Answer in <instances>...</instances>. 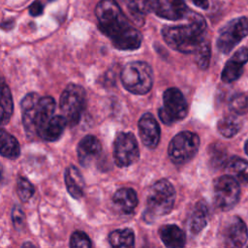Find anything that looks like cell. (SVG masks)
Listing matches in <instances>:
<instances>
[{
  "label": "cell",
  "instance_id": "cell-1",
  "mask_svg": "<svg viewBox=\"0 0 248 248\" xmlns=\"http://www.w3.org/2000/svg\"><path fill=\"white\" fill-rule=\"evenodd\" d=\"M99 29L120 50H135L142 36L123 13L115 0H100L95 8Z\"/></svg>",
  "mask_w": 248,
  "mask_h": 248
},
{
  "label": "cell",
  "instance_id": "cell-2",
  "mask_svg": "<svg viewBox=\"0 0 248 248\" xmlns=\"http://www.w3.org/2000/svg\"><path fill=\"white\" fill-rule=\"evenodd\" d=\"M187 16L189 19L185 24L165 26L162 36L172 49L182 53H195L206 42V22L201 15L191 11Z\"/></svg>",
  "mask_w": 248,
  "mask_h": 248
},
{
  "label": "cell",
  "instance_id": "cell-3",
  "mask_svg": "<svg viewBox=\"0 0 248 248\" xmlns=\"http://www.w3.org/2000/svg\"><path fill=\"white\" fill-rule=\"evenodd\" d=\"M22 123L28 138L41 137L44 129L53 116L55 101L50 96L40 97L36 92L24 96L20 103Z\"/></svg>",
  "mask_w": 248,
  "mask_h": 248
},
{
  "label": "cell",
  "instance_id": "cell-4",
  "mask_svg": "<svg viewBox=\"0 0 248 248\" xmlns=\"http://www.w3.org/2000/svg\"><path fill=\"white\" fill-rule=\"evenodd\" d=\"M175 191L172 184L167 179H160L155 182L147 195L145 209L142 218L147 223L169 214L174 204Z\"/></svg>",
  "mask_w": 248,
  "mask_h": 248
},
{
  "label": "cell",
  "instance_id": "cell-5",
  "mask_svg": "<svg viewBox=\"0 0 248 248\" xmlns=\"http://www.w3.org/2000/svg\"><path fill=\"white\" fill-rule=\"evenodd\" d=\"M123 86L133 94H146L153 84L151 67L143 61L127 63L120 74Z\"/></svg>",
  "mask_w": 248,
  "mask_h": 248
},
{
  "label": "cell",
  "instance_id": "cell-6",
  "mask_svg": "<svg viewBox=\"0 0 248 248\" xmlns=\"http://www.w3.org/2000/svg\"><path fill=\"white\" fill-rule=\"evenodd\" d=\"M59 107L68 125L76 126L80 121L86 107V92L78 84L70 83L60 96Z\"/></svg>",
  "mask_w": 248,
  "mask_h": 248
},
{
  "label": "cell",
  "instance_id": "cell-7",
  "mask_svg": "<svg viewBox=\"0 0 248 248\" xmlns=\"http://www.w3.org/2000/svg\"><path fill=\"white\" fill-rule=\"evenodd\" d=\"M187 113L188 103L181 91L174 87L167 89L163 95V106L158 110L161 121L171 125L185 118Z\"/></svg>",
  "mask_w": 248,
  "mask_h": 248
},
{
  "label": "cell",
  "instance_id": "cell-8",
  "mask_svg": "<svg viewBox=\"0 0 248 248\" xmlns=\"http://www.w3.org/2000/svg\"><path fill=\"white\" fill-rule=\"evenodd\" d=\"M200 146V139L197 134L183 131L175 135L169 144L168 153L170 159L177 165L189 162L197 154Z\"/></svg>",
  "mask_w": 248,
  "mask_h": 248
},
{
  "label": "cell",
  "instance_id": "cell-9",
  "mask_svg": "<svg viewBox=\"0 0 248 248\" xmlns=\"http://www.w3.org/2000/svg\"><path fill=\"white\" fill-rule=\"evenodd\" d=\"M214 202L221 210L232 209L238 202L240 187L238 181L229 174L216 178L213 182Z\"/></svg>",
  "mask_w": 248,
  "mask_h": 248
},
{
  "label": "cell",
  "instance_id": "cell-10",
  "mask_svg": "<svg viewBox=\"0 0 248 248\" xmlns=\"http://www.w3.org/2000/svg\"><path fill=\"white\" fill-rule=\"evenodd\" d=\"M247 35L248 18L245 16L233 18L220 30L216 43L217 48L220 52L227 54Z\"/></svg>",
  "mask_w": 248,
  "mask_h": 248
},
{
  "label": "cell",
  "instance_id": "cell-11",
  "mask_svg": "<svg viewBox=\"0 0 248 248\" xmlns=\"http://www.w3.org/2000/svg\"><path fill=\"white\" fill-rule=\"evenodd\" d=\"M140 157L137 140L132 133H120L113 142V158L115 164L120 168L135 164Z\"/></svg>",
  "mask_w": 248,
  "mask_h": 248
},
{
  "label": "cell",
  "instance_id": "cell-12",
  "mask_svg": "<svg viewBox=\"0 0 248 248\" xmlns=\"http://www.w3.org/2000/svg\"><path fill=\"white\" fill-rule=\"evenodd\" d=\"M147 11H152L160 17L178 20L189 14L185 0H144Z\"/></svg>",
  "mask_w": 248,
  "mask_h": 248
},
{
  "label": "cell",
  "instance_id": "cell-13",
  "mask_svg": "<svg viewBox=\"0 0 248 248\" xmlns=\"http://www.w3.org/2000/svg\"><path fill=\"white\" fill-rule=\"evenodd\" d=\"M221 237L226 247H242L248 239L247 227L241 218L232 216L224 224Z\"/></svg>",
  "mask_w": 248,
  "mask_h": 248
},
{
  "label": "cell",
  "instance_id": "cell-14",
  "mask_svg": "<svg viewBox=\"0 0 248 248\" xmlns=\"http://www.w3.org/2000/svg\"><path fill=\"white\" fill-rule=\"evenodd\" d=\"M139 134L142 143L155 148L160 140V127L151 113H144L139 121Z\"/></svg>",
  "mask_w": 248,
  "mask_h": 248
},
{
  "label": "cell",
  "instance_id": "cell-15",
  "mask_svg": "<svg viewBox=\"0 0 248 248\" xmlns=\"http://www.w3.org/2000/svg\"><path fill=\"white\" fill-rule=\"evenodd\" d=\"M248 61V48L241 47L227 61L222 74L221 79L224 82H232L239 78L243 73V66Z\"/></svg>",
  "mask_w": 248,
  "mask_h": 248
},
{
  "label": "cell",
  "instance_id": "cell-16",
  "mask_svg": "<svg viewBox=\"0 0 248 248\" xmlns=\"http://www.w3.org/2000/svg\"><path fill=\"white\" fill-rule=\"evenodd\" d=\"M77 152L80 165L83 167H88L101 155L102 145L100 140L95 136L88 135L80 140L78 144Z\"/></svg>",
  "mask_w": 248,
  "mask_h": 248
},
{
  "label": "cell",
  "instance_id": "cell-17",
  "mask_svg": "<svg viewBox=\"0 0 248 248\" xmlns=\"http://www.w3.org/2000/svg\"><path fill=\"white\" fill-rule=\"evenodd\" d=\"M112 202L120 213L131 214L138 205V196L134 189L124 187L114 193Z\"/></svg>",
  "mask_w": 248,
  "mask_h": 248
},
{
  "label": "cell",
  "instance_id": "cell-18",
  "mask_svg": "<svg viewBox=\"0 0 248 248\" xmlns=\"http://www.w3.org/2000/svg\"><path fill=\"white\" fill-rule=\"evenodd\" d=\"M65 184L68 193L72 198L78 200L84 193V180L78 169L73 165L69 166L64 173Z\"/></svg>",
  "mask_w": 248,
  "mask_h": 248
},
{
  "label": "cell",
  "instance_id": "cell-19",
  "mask_svg": "<svg viewBox=\"0 0 248 248\" xmlns=\"http://www.w3.org/2000/svg\"><path fill=\"white\" fill-rule=\"evenodd\" d=\"M159 235L163 243L170 248L183 247L186 241L184 232L176 225H164L159 230Z\"/></svg>",
  "mask_w": 248,
  "mask_h": 248
},
{
  "label": "cell",
  "instance_id": "cell-20",
  "mask_svg": "<svg viewBox=\"0 0 248 248\" xmlns=\"http://www.w3.org/2000/svg\"><path fill=\"white\" fill-rule=\"evenodd\" d=\"M14 102L10 87L3 78H0V126L6 125L13 115Z\"/></svg>",
  "mask_w": 248,
  "mask_h": 248
},
{
  "label": "cell",
  "instance_id": "cell-21",
  "mask_svg": "<svg viewBox=\"0 0 248 248\" xmlns=\"http://www.w3.org/2000/svg\"><path fill=\"white\" fill-rule=\"evenodd\" d=\"M208 208L203 202H198L188 219V230L192 234H198L207 224Z\"/></svg>",
  "mask_w": 248,
  "mask_h": 248
},
{
  "label": "cell",
  "instance_id": "cell-22",
  "mask_svg": "<svg viewBox=\"0 0 248 248\" xmlns=\"http://www.w3.org/2000/svg\"><path fill=\"white\" fill-rule=\"evenodd\" d=\"M225 170L238 182L248 183V162L246 160L232 156L226 161Z\"/></svg>",
  "mask_w": 248,
  "mask_h": 248
},
{
  "label": "cell",
  "instance_id": "cell-23",
  "mask_svg": "<svg viewBox=\"0 0 248 248\" xmlns=\"http://www.w3.org/2000/svg\"><path fill=\"white\" fill-rule=\"evenodd\" d=\"M0 154L8 159H16L20 154L18 140L4 129L0 128Z\"/></svg>",
  "mask_w": 248,
  "mask_h": 248
},
{
  "label": "cell",
  "instance_id": "cell-24",
  "mask_svg": "<svg viewBox=\"0 0 248 248\" xmlns=\"http://www.w3.org/2000/svg\"><path fill=\"white\" fill-rule=\"evenodd\" d=\"M67 125V120L63 115H54L46 124L40 138L46 141L57 140L62 136Z\"/></svg>",
  "mask_w": 248,
  "mask_h": 248
},
{
  "label": "cell",
  "instance_id": "cell-25",
  "mask_svg": "<svg viewBox=\"0 0 248 248\" xmlns=\"http://www.w3.org/2000/svg\"><path fill=\"white\" fill-rule=\"evenodd\" d=\"M241 120L234 115H228L221 118L217 123L219 133L225 138H232L236 135L241 129Z\"/></svg>",
  "mask_w": 248,
  "mask_h": 248
},
{
  "label": "cell",
  "instance_id": "cell-26",
  "mask_svg": "<svg viewBox=\"0 0 248 248\" xmlns=\"http://www.w3.org/2000/svg\"><path fill=\"white\" fill-rule=\"evenodd\" d=\"M108 242L112 247H132L135 243V234L131 229L115 230L108 235Z\"/></svg>",
  "mask_w": 248,
  "mask_h": 248
},
{
  "label": "cell",
  "instance_id": "cell-27",
  "mask_svg": "<svg viewBox=\"0 0 248 248\" xmlns=\"http://www.w3.org/2000/svg\"><path fill=\"white\" fill-rule=\"evenodd\" d=\"M16 193L19 200L23 202H26L33 197L35 188L26 177L20 176L16 181Z\"/></svg>",
  "mask_w": 248,
  "mask_h": 248
},
{
  "label": "cell",
  "instance_id": "cell-28",
  "mask_svg": "<svg viewBox=\"0 0 248 248\" xmlns=\"http://www.w3.org/2000/svg\"><path fill=\"white\" fill-rule=\"evenodd\" d=\"M229 107L235 114H244L248 111V96L244 93L232 95L229 101Z\"/></svg>",
  "mask_w": 248,
  "mask_h": 248
},
{
  "label": "cell",
  "instance_id": "cell-29",
  "mask_svg": "<svg viewBox=\"0 0 248 248\" xmlns=\"http://www.w3.org/2000/svg\"><path fill=\"white\" fill-rule=\"evenodd\" d=\"M195 54L198 66L202 70H206L208 68L210 61V46L208 41L202 44L201 47L195 52Z\"/></svg>",
  "mask_w": 248,
  "mask_h": 248
},
{
  "label": "cell",
  "instance_id": "cell-30",
  "mask_svg": "<svg viewBox=\"0 0 248 248\" xmlns=\"http://www.w3.org/2000/svg\"><path fill=\"white\" fill-rule=\"evenodd\" d=\"M70 246L75 247H83V248H89L92 246L91 240L89 236L81 231H76L72 233L70 237Z\"/></svg>",
  "mask_w": 248,
  "mask_h": 248
},
{
  "label": "cell",
  "instance_id": "cell-31",
  "mask_svg": "<svg viewBox=\"0 0 248 248\" xmlns=\"http://www.w3.org/2000/svg\"><path fill=\"white\" fill-rule=\"evenodd\" d=\"M12 221L15 229L21 232L25 227V214L19 205H15L12 210Z\"/></svg>",
  "mask_w": 248,
  "mask_h": 248
},
{
  "label": "cell",
  "instance_id": "cell-32",
  "mask_svg": "<svg viewBox=\"0 0 248 248\" xmlns=\"http://www.w3.org/2000/svg\"><path fill=\"white\" fill-rule=\"evenodd\" d=\"M212 153L210 154V159L213 164L226 163V153L221 146H213L211 148Z\"/></svg>",
  "mask_w": 248,
  "mask_h": 248
},
{
  "label": "cell",
  "instance_id": "cell-33",
  "mask_svg": "<svg viewBox=\"0 0 248 248\" xmlns=\"http://www.w3.org/2000/svg\"><path fill=\"white\" fill-rule=\"evenodd\" d=\"M44 6L40 1H34L29 7V13L33 16H38L43 14Z\"/></svg>",
  "mask_w": 248,
  "mask_h": 248
},
{
  "label": "cell",
  "instance_id": "cell-34",
  "mask_svg": "<svg viewBox=\"0 0 248 248\" xmlns=\"http://www.w3.org/2000/svg\"><path fill=\"white\" fill-rule=\"evenodd\" d=\"M192 3L194 5H196L197 7L205 10L208 8V0H191Z\"/></svg>",
  "mask_w": 248,
  "mask_h": 248
},
{
  "label": "cell",
  "instance_id": "cell-35",
  "mask_svg": "<svg viewBox=\"0 0 248 248\" xmlns=\"http://www.w3.org/2000/svg\"><path fill=\"white\" fill-rule=\"evenodd\" d=\"M14 24H15L14 20H7V21L2 22L0 26H1V28L7 30V29H12L14 27Z\"/></svg>",
  "mask_w": 248,
  "mask_h": 248
},
{
  "label": "cell",
  "instance_id": "cell-36",
  "mask_svg": "<svg viewBox=\"0 0 248 248\" xmlns=\"http://www.w3.org/2000/svg\"><path fill=\"white\" fill-rule=\"evenodd\" d=\"M5 180V175H4V168L3 166L0 164V187L3 185Z\"/></svg>",
  "mask_w": 248,
  "mask_h": 248
},
{
  "label": "cell",
  "instance_id": "cell-37",
  "mask_svg": "<svg viewBox=\"0 0 248 248\" xmlns=\"http://www.w3.org/2000/svg\"><path fill=\"white\" fill-rule=\"evenodd\" d=\"M130 4H134V3H141L144 2V0H129Z\"/></svg>",
  "mask_w": 248,
  "mask_h": 248
},
{
  "label": "cell",
  "instance_id": "cell-38",
  "mask_svg": "<svg viewBox=\"0 0 248 248\" xmlns=\"http://www.w3.org/2000/svg\"><path fill=\"white\" fill-rule=\"evenodd\" d=\"M244 149H245V152H246V154L248 155V140L245 142V146H244Z\"/></svg>",
  "mask_w": 248,
  "mask_h": 248
},
{
  "label": "cell",
  "instance_id": "cell-39",
  "mask_svg": "<svg viewBox=\"0 0 248 248\" xmlns=\"http://www.w3.org/2000/svg\"><path fill=\"white\" fill-rule=\"evenodd\" d=\"M22 246L24 247V246H34V245H33L31 242H26V243H23Z\"/></svg>",
  "mask_w": 248,
  "mask_h": 248
}]
</instances>
